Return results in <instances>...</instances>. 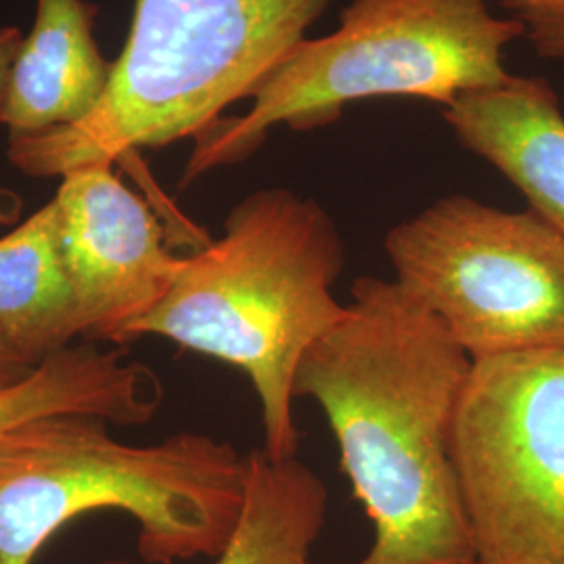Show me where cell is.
<instances>
[{
    "mask_svg": "<svg viewBox=\"0 0 564 564\" xmlns=\"http://www.w3.org/2000/svg\"><path fill=\"white\" fill-rule=\"evenodd\" d=\"M97 15L99 7L86 0H39L0 113L11 139L78 123L99 107L111 63L93 36Z\"/></svg>",
    "mask_w": 564,
    "mask_h": 564,
    "instance_id": "cell-10",
    "label": "cell"
},
{
    "mask_svg": "<svg viewBox=\"0 0 564 564\" xmlns=\"http://www.w3.org/2000/svg\"><path fill=\"white\" fill-rule=\"evenodd\" d=\"M473 360L395 281L362 276L339 323L295 375L341 452L375 542L356 564H475L452 463V426Z\"/></svg>",
    "mask_w": 564,
    "mask_h": 564,
    "instance_id": "cell-1",
    "label": "cell"
},
{
    "mask_svg": "<svg viewBox=\"0 0 564 564\" xmlns=\"http://www.w3.org/2000/svg\"><path fill=\"white\" fill-rule=\"evenodd\" d=\"M442 116L466 151L491 163L564 237V113L547 80L510 74L458 95Z\"/></svg>",
    "mask_w": 564,
    "mask_h": 564,
    "instance_id": "cell-9",
    "label": "cell"
},
{
    "mask_svg": "<svg viewBox=\"0 0 564 564\" xmlns=\"http://www.w3.org/2000/svg\"><path fill=\"white\" fill-rule=\"evenodd\" d=\"M21 42H23V34H21L20 28H13V25L0 28V113H2V105H4V97L9 90L13 61L20 53Z\"/></svg>",
    "mask_w": 564,
    "mask_h": 564,
    "instance_id": "cell-15",
    "label": "cell"
},
{
    "mask_svg": "<svg viewBox=\"0 0 564 564\" xmlns=\"http://www.w3.org/2000/svg\"><path fill=\"white\" fill-rule=\"evenodd\" d=\"M23 202L20 195L11 188L0 186V226H9L20 220Z\"/></svg>",
    "mask_w": 564,
    "mask_h": 564,
    "instance_id": "cell-17",
    "label": "cell"
},
{
    "mask_svg": "<svg viewBox=\"0 0 564 564\" xmlns=\"http://www.w3.org/2000/svg\"><path fill=\"white\" fill-rule=\"evenodd\" d=\"M475 564H479V563H475Z\"/></svg>",
    "mask_w": 564,
    "mask_h": 564,
    "instance_id": "cell-18",
    "label": "cell"
},
{
    "mask_svg": "<svg viewBox=\"0 0 564 564\" xmlns=\"http://www.w3.org/2000/svg\"><path fill=\"white\" fill-rule=\"evenodd\" d=\"M78 335V303L51 199L0 237V339L21 362L36 368Z\"/></svg>",
    "mask_w": 564,
    "mask_h": 564,
    "instance_id": "cell-11",
    "label": "cell"
},
{
    "mask_svg": "<svg viewBox=\"0 0 564 564\" xmlns=\"http://www.w3.org/2000/svg\"><path fill=\"white\" fill-rule=\"evenodd\" d=\"M245 481L247 456L203 433L128 445L99 416L20 424L0 435V564H32L61 527L93 510L134 517L147 563L216 558L239 519Z\"/></svg>",
    "mask_w": 564,
    "mask_h": 564,
    "instance_id": "cell-3",
    "label": "cell"
},
{
    "mask_svg": "<svg viewBox=\"0 0 564 564\" xmlns=\"http://www.w3.org/2000/svg\"><path fill=\"white\" fill-rule=\"evenodd\" d=\"M326 510V485L307 464L297 456L272 460L253 449L239 519L214 564H312Z\"/></svg>",
    "mask_w": 564,
    "mask_h": 564,
    "instance_id": "cell-13",
    "label": "cell"
},
{
    "mask_svg": "<svg viewBox=\"0 0 564 564\" xmlns=\"http://www.w3.org/2000/svg\"><path fill=\"white\" fill-rule=\"evenodd\" d=\"M544 59H564V0H498Z\"/></svg>",
    "mask_w": 564,
    "mask_h": 564,
    "instance_id": "cell-14",
    "label": "cell"
},
{
    "mask_svg": "<svg viewBox=\"0 0 564 564\" xmlns=\"http://www.w3.org/2000/svg\"><path fill=\"white\" fill-rule=\"evenodd\" d=\"M34 368L21 362L20 358L0 339V389L20 383Z\"/></svg>",
    "mask_w": 564,
    "mask_h": 564,
    "instance_id": "cell-16",
    "label": "cell"
},
{
    "mask_svg": "<svg viewBox=\"0 0 564 564\" xmlns=\"http://www.w3.org/2000/svg\"><path fill=\"white\" fill-rule=\"evenodd\" d=\"M523 25L489 11L487 0H351L339 28L303 39L251 90V109L220 118L199 137L182 186L235 165L286 126L312 132L341 118L351 102L383 97L454 101L510 78L505 51Z\"/></svg>",
    "mask_w": 564,
    "mask_h": 564,
    "instance_id": "cell-5",
    "label": "cell"
},
{
    "mask_svg": "<svg viewBox=\"0 0 564 564\" xmlns=\"http://www.w3.org/2000/svg\"><path fill=\"white\" fill-rule=\"evenodd\" d=\"M384 251L473 362L564 349V237L533 209L449 195L393 226Z\"/></svg>",
    "mask_w": 564,
    "mask_h": 564,
    "instance_id": "cell-6",
    "label": "cell"
},
{
    "mask_svg": "<svg viewBox=\"0 0 564 564\" xmlns=\"http://www.w3.org/2000/svg\"><path fill=\"white\" fill-rule=\"evenodd\" d=\"M162 402V384L144 364L102 351L95 343L69 345L39 364L20 383L0 389V435L20 424L86 414L107 423L144 424Z\"/></svg>",
    "mask_w": 564,
    "mask_h": 564,
    "instance_id": "cell-12",
    "label": "cell"
},
{
    "mask_svg": "<svg viewBox=\"0 0 564 564\" xmlns=\"http://www.w3.org/2000/svg\"><path fill=\"white\" fill-rule=\"evenodd\" d=\"M452 463L479 564H564V349L475 360Z\"/></svg>",
    "mask_w": 564,
    "mask_h": 564,
    "instance_id": "cell-7",
    "label": "cell"
},
{
    "mask_svg": "<svg viewBox=\"0 0 564 564\" xmlns=\"http://www.w3.org/2000/svg\"><path fill=\"white\" fill-rule=\"evenodd\" d=\"M343 265L341 232L321 203L260 188L230 209L220 239L182 258L165 297L126 341L162 337L239 368L262 405L263 452L295 458V375L347 312L333 295Z\"/></svg>",
    "mask_w": 564,
    "mask_h": 564,
    "instance_id": "cell-2",
    "label": "cell"
},
{
    "mask_svg": "<svg viewBox=\"0 0 564 564\" xmlns=\"http://www.w3.org/2000/svg\"><path fill=\"white\" fill-rule=\"evenodd\" d=\"M53 202L80 335L126 343L132 324L170 291L181 256L172 253L158 214L111 163L67 172Z\"/></svg>",
    "mask_w": 564,
    "mask_h": 564,
    "instance_id": "cell-8",
    "label": "cell"
},
{
    "mask_svg": "<svg viewBox=\"0 0 564 564\" xmlns=\"http://www.w3.org/2000/svg\"><path fill=\"white\" fill-rule=\"evenodd\" d=\"M333 0H137L99 107L86 120L15 137L9 160L46 178L195 139L305 39Z\"/></svg>",
    "mask_w": 564,
    "mask_h": 564,
    "instance_id": "cell-4",
    "label": "cell"
}]
</instances>
